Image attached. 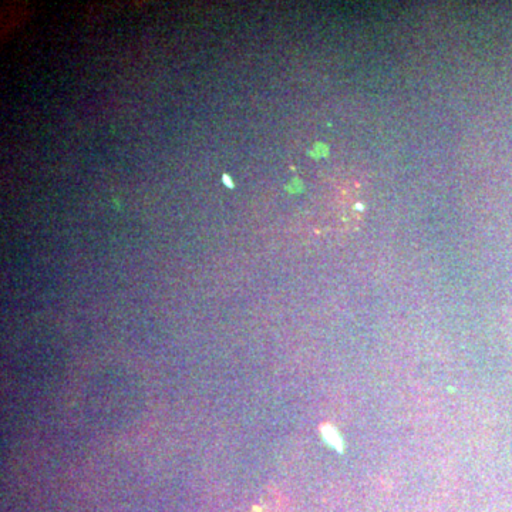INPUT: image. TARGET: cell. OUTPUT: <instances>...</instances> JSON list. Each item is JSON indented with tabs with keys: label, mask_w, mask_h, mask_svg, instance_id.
I'll return each instance as SVG.
<instances>
[{
	"label": "cell",
	"mask_w": 512,
	"mask_h": 512,
	"mask_svg": "<svg viewBox=\"0 0 512 512\" xmlns=\"http://www.w3.org/2000/svg\"><path fill=\"white\" fill-rule=\"evenodd\" d=\"M323 437H325V440L328 441L330 446L335 447L336 450L342 451V440H340L339 434L336 433L335 430L332 429L330 426H323L322 429Z\"/></svg>",
	"instance_id": "obj_1"
}]
</instances>
